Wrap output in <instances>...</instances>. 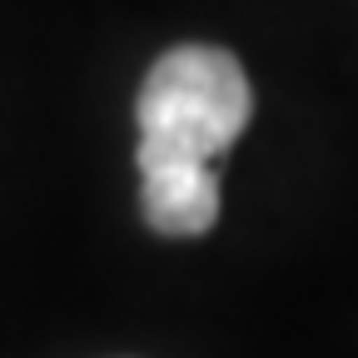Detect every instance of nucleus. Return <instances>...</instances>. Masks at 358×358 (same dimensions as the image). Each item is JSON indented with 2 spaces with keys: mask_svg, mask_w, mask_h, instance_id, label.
<instances>
[{
  "mask_svg": "<svg viewBox=\"0 0 358 358\" xmlns=\"http://www.w3.org/2000/svg\"><path fill=\"white\" fill-rule=\"evenodd\" d=\"M145 224L164 239H199L219 219V174L214 169H145L140 174Z\"/></svg>",
  "mask_w": 358,
  "mask_h": 358,
  "instance_id": "f03ea898",
  "label": "nucleus"
},
{
  "mask_svg": "<svg viewBox=\"0 0 358 358\" xmlns=\"http://www.w3.org/2000/svg\"><path fill=\"white\" fill-rule=\"evenodd\" d=\"M254 110L244 65L219 45H174L140 85V174L145 169H214Z\"/></svg>",
  "mask_w": 358,
  "mask_h": 358,
  "instance_id": "f257e3e1",
  "label": "nucleus"
}]
</instances>
